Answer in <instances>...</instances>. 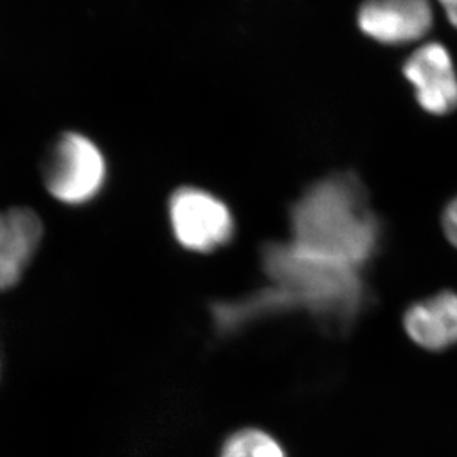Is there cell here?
<instances>
[{
    "label": "cell",
    "mask_w": 457,
    "mask_h": 457,
    "mask_svg": "<svg viewBox=\"0 0 457 457\" xmlns=\"http://www.w3.org/2000/svg\"><path fill=\"white\" fill-rule=\"evenodd\" d=\"M425 112L445 116L457 108V73L449 51L440 44L416 49L403 67Z\"/></svg>",
    "instance_id": "8992f818"
},
{
    "label": "cell",
    "mask_w": 457,
    "mask_h": 457,
    "mask_svg": "<svg viewBox=\"0 0 457 457\" xmlns=\"http://www.w3.org/2000/svg\"><path fill=\"white\" fill-rule=\"evenodd\" d=\"M262 265L290 303L317 319L342 328L351 323L364 301V286L355 268L306 253L292 243H270Z\"/></svg>",
    "instance_id": "7a4b0ae2"
},
{
    "label": "cell",
    "mask_w": 457,
    "mask_h": 457,
    "mask_svg": "<svg viewBox=\"0 0 457 457\" xmlns=\"http://www.w3.org/2000/svg\"><path fill=\"white\" fill-rule=\"evenodd\" d=\"M107 178L103 152L91 138L79 132H65L46 155L44 181L54 199L80 206L100 195Z\"/></svg>",
    "instance_id": "3957f363"
},
{
    "label": "cell",
    "mask_w": 457,
    "mask_h": 457,
    "mask_svg": "<svg viewBox=\"0 0 457 457\" xmlns=\"http://www.w3.org/2000/svg\"><path fill=\"white\" fill-rule=\"evenodd\" d=\"M441 225L445 229V237L454 247H457V197L452 200L445 212H443V220Z\"/></svg>",
    "instance_id": "30bf717a"
},
{
    "label": "cell",
    "mask_w": 457,
    "mask_h": 457,
    "mask_svg": "<svg viewBox=\"0 0 457 457\" xmlns=\"http://www.w3.org/2000/svg\"><path fill=\"white\" fill-rule=\"evenodd\" d=\"M357 21L379 44L406 45L428 35L434 12L431 0H364Z\"/></svg>",
    "instance_id": "5b68a950"
},
{
    "label": "cell",
    "mask_w": 457,
    "mask_h": 457,
    "mask_svg": "<svg viewBox=\"0 0 457 457\" xmlns=\"http://www.w3.org/2000/svg\"><path fill=\"white\" fill-rule=\"evenodd\" d=\"M449 21L457 29V0H438Z\"/></svg>",
    "instance_id": "8fae6325"
},
{
    "label": "cell",
    "mask_w": 457,
    "mask_h": 457,
    "mask_svg": "<svg viewBox=\"0 0 457 457\" xmlns=\"http://www.w3.org/2000/svg\"><path fill=\"white\" fill-rule=\"evenodd\" d=\"M220 457H286V454L271 436L258 429H245L225 443Z\"/></svg>",
    "instance_id": "9c48e42d"
},
{
    "label": "cell",
    "mask_w": 457,
    "mask_h": 457,
    "mask_svg": "<svg viewBox=\"0 0 457 457\" xmlns=\"http://www.w3.org/2000/svg\"><path fill=\"white\" fill-rule=\"evenodd\" d=\"M290 228L294 246L355 270L379 247V220L353 173L330 175L306 188L290 211Z\"/></svg>",
    "instance_id": "6da1fadb"
},
{
    "label": "cell",
    "mask_w": 457,
    "mask_h": 457,
    "mask_svg": "<svg viewBox=\"0 0 457 457\" xmlns=\"http://www.w3.org/2000/svg\"><path fill=\"white\" fill-rule=\"evenodd\" d=\"M169 220L177 242L197 253L225 246L234 236V218L228 206L197 187H182L169 199Z\"/></svg>",
    "instance_id": "277c9868"
},
{
    "label": "cell",
    "mask_w": 457,
    "mask_h": 457,
    "mask_svg": "<svg viewBox=\"0 0 457 457\" xmlns=\"http://www.w3.org/2000/svg\"><path fill=\"white\" fill-rule=\"evenodd\" d=\"M404 328L425 350L441 351L457 344V295L443 292L410 306Z\"/></svg>",
    "instance_id": "ba28073f"
},
{
    "label": "cell",
    "mask_w": 457,
    "mask_h": 457,
    "mask_svg": "<svg viewBox=\"0 0 457 457\" xmlns=\"http://www.w3.org/2000/svg\"><path fill=\"white\" fill-rule=\"evenodd\" d=\"M44 222L30 207L0 211V290L21 281L44 240Z\"/></svg>",
    "instance_id": "52a82bcc"
}]
</instances>
